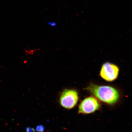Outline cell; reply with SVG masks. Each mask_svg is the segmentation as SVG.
<instances>
[{"mask_svg":"<svg viewBox=\"0 0 132 132\" xmlns=\"http://www.w3.org/2000/svg\"><path fill=\"white\" fill-rule=\"evenodd\" d=\"M87 90L99 100L108 105H114L119 98L118 91L111 87L100 86L91 84Z\"/></svg>","mask_w":132,"mask_h":132,"instance_id":"6da1fadb","label":"cell"},{"mask_svg":"<svg viewBox=\"0 0 132 132\" xmlns=\"http://www.w3.org/2000/svg\"><path fill=\"white\" fill-rule=\"evenodd\" d=\"M78 98V94L76 90L66 89L61 95L60 103L64 108L67 109H71L76 105Z\"/></svg>","mask_w":132,"mask_h":132,"instance_id":"7a4b0ae2","label":"cell"},{"mask_svg":"<svg viewBox=\"0 0 132 132\" xmlns=\"http://www.w3.org/2000/svg\"><path fill=\"white\" fill-rule=\"evenodd\" d=\"M100 104L96 98L93 97L84 99L79 107L78 113L88 114L94 113L100 108Z\"/></svg>","mask_w":132,"mask_h":132,"instance_id":"3957f363","label":"cell"},{"mask_svg":"<svg viewBox=\"0 0 132 132\" xmlns=\"http://www.w3.org/2000/svg\"><path fill=\"white\" fill-rule=\"evenodd\" d=\"M119 70L114 64L106 63L102 67L100 75L103 79L108 81L114 80L118 77Z\"/></svg>","mask_w":132,"mask_h":132,"instance_id":"277c9868","label":"cell"},{"mask_svg":"<svg viewBox=\"0 0 132 132\" xmlns=\"http://www.w3.org/2000/svg\"><path fill=\"white\" fill-rule=\"evenodd\" d=\"M36 130L37 132H43L44 130V127L42 125H39L36 127Z\"/></svg>","mask_w":132,"mask_h":132,"instance_id":"5b68a950","label":"cell"},{"mask_svg":"<svg viewBox=\"0 0 132 132\" xmlns=\"http://www.w3.org/2000/svg\"><path fill=\"white\" fill-rule=\"evenodd\" d=\"M26 130L27 132H36L34 128L29 127L26 128Z\"/></svg>","mask_w":132,"mask_h":132,"instance_id":"8992f818","label":"cell"}]
</instances>
